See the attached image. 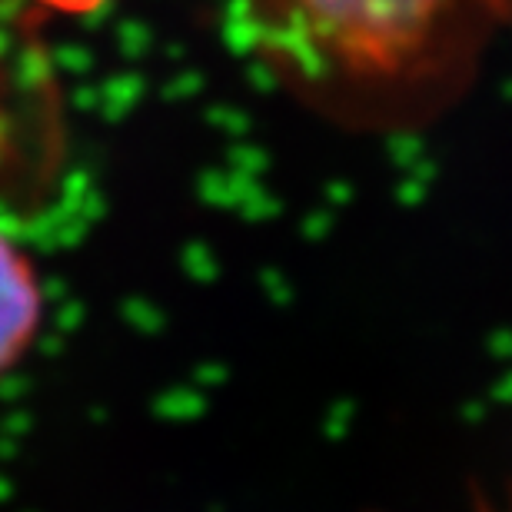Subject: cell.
<instances>
[{
	"mask_svg": "<svg viewBox=\"0 0 512 512\" xmlns=\"http://www.w3.org/2000/svg\"><path fill=\"white\" fill-rule=\"evenodd\" d=\"M40 7H50V10H60V14H94L110 0H37Z\"/></svg>",
	"mask_w": 512,
	"mask_h": 512,
	"instance_id": "obj_3",
	"label": "cell"
},
{
	"mask_svg": "<svg viewBox=\"0 0 512 512\" xmlns=\"http://www.w3.org/2000/svg\"><path fill=\"white\" fill-rule=\"evenodd\" d=\"M306 44L353 74H399L433 47L463 0H273Z\"/></svg>",
	"mask_w": 512,
	"mask_h": 512,
	"instance_id": "obj_1",
	"label": "cell"
},
{
	"mask_svg": "<svg viewBox=\"0 0 512 512\" xmlns=\"http://www.w3.org/2000/svg\"><path fill=\"white\" fill-rule=\"evenodd\" d=\"M44 316L37 270L30 256L0 233V376L30 350Z\"/></svg>",
	"mask_w": 512,
	"mask_h": 512,
	"instance_id": "obj_2",
	"label": "cell"
}]
</instances>
